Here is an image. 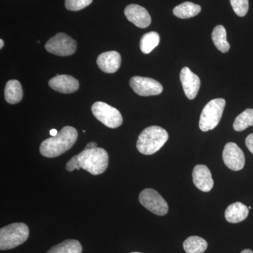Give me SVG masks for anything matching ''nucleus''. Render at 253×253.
Segmentation results:
<instances>
[{"label":"nucleus","mask_w":253,"mask_h":253,"mask_svg":"<svg viewBox=\"0 0 253 253\" xmlns=\"http://www.w3.org/2000/svg\"><path fill=\"white\" fill-rule=\"evenodd\" d=\"M78 136L76 128L71 126H64L57 135L42 141L40 148L42 156L46 158L61 156L72 148L77 141Z\"/></svg>","instance_id":"nucleus-1"},{"label":"nucleus","mask_w":253,"mask_h":253,"mask_svg":"<svg viewBox=\"0 0 253 253\" xmlns=\"http://www.w3.org/2000/svg\"><path fill=\"white\" fill-rule=\"evenodd\" d=\"M168 133L158 126H150L144 129L136 142V149L141 154L149 156L159 151L168 140Z\"/></svg>","instance_id":"nucleus-2"},{"label":"nucleus","mask_w":253,"mask_h":253,"mask_svg":"<svg viewBox=\"0 0 253 253\" xmlns=\"http://www.w3.org/2000/svg\"><path fill=\"white\" fill-rule=\"evenodd\" d=\"M77 156L82 169L93 175L102 174L109 166V154L102 148L84 149Z\"/></svg>","instance_id":"nucleus-3"},{"label":"nucleus","mask_w":253,"mask_h":253,"mask_svg":"<svg viewBox=\"0 0 253 253\" xmlns=\"http://www.w3.org/2000/svg\"><path fill=\"white\" fill-rule=\"evenodd\" d=\"M29 229L23 223H14L0 229V250L6 251L18 247L27 241Z\"/></svg>","instance_id":"nucleus-4"},{"label":"nucleus","mask_w":253,"mask_h":253,"mask_svg":"<svg viewBox=\"0 0 253 253\" xmlns=\"http://www.w3.org/2000/svg\"><path fill=\"white\" fill-rule=\"evenodd\" d=\"M224 99L211 100L205 106L201 114L199 127L203 131L212 130L218 126L225 108Z\"/></svg>","instance_id":"nucleus-5"},{"label":"nucleus","mask_w":253,"mask_h":253,"mask_svg":"<svg viewBox=\"0 0 253 253\" xmlns=\"http://www.w3.org/2000/svg\"><path fill=\"white\" fill-rule=\"evenodd\" d=\"M93 115L98 121L111 128L115 129L122 125L123 117L121 113L116 108L102 101H97L91 106Z\"/></svg>","instance_id":"nucleus-6"},{"label":"nucleus","mask_w":253,"mask_h":253,"mask_svg":"<svg viewBox=\"0 0 253 253\" xmlns=\"http://www.w3.org/2000/svg\"><path fill=\"white\" fill-rule=\"evenodd\" d=\"M77 48L76 42L65 33H59L46 42L45 49L56 56H67L74 54Z\"/></svg>","instance_id":"nucleus-7"},{"label":"nucleus","mask_w":253,"mask_h":253,"mask_svg":"<svg viewBox=\"0 0 253 253\" xmlns=\"http://www.w3.org/2000/svg\"><path fill=\"white\" fill-rule=\"evenodd\" d=\"M139 200L144 208L156 215L164 216L168 212L167 202L156 190H143L139 194Z\"/></svg>","instance_id":"nucleus-8"},{"label":"nucleus","mask_w":253,"mask_h":253,"mask_svg":"<svg viewBox=\"0 0 253 253\" xmlns=\"http://www.w3.org/2000/svg\"><path fill=\"white\" fill-rule=\"evenodd\" d=\"M129 84L133 91L139 96H156L163 91L162 84L152 78L134 76L131 78Z\"/></svg>","instance_id":"nucleus-9"},{"label":"nucleus","mask_w":253,"mask_h":253,"mask_svg":"<svg viewBox=\"0 0 253 253\" xmlns=\"http://www.w3.org/2000/svg\"><path fill=\"white\" fill-rule=\"evenodd\" d=\"M222 158L226 167L231 170L239 171L244 168L246 159L244 152L236 143L229 142L225 145Z\"/></svg>","instance_id":"nucleus-10"},{"label":"nucleus","mask_w":253,"mask_h":253,"mask_svg":"<svg viewBox=\"0 0 253 253\" xmlns=\"http://www.w3.org/2000/svg\"><path fill=\"white\" fill-rule=\"evenodd\" d=\"M180 81L186 97L190 100L194 99L201 86L199 76L193 73L189 68L184 67L181 71Z\"/></svg>","instance_id":"nucleus-11"},{"label":"nucleus","mask_w":253,"mask_h":253,"mask_svg":"<svg viewBox=\"0 0 253 253\" xmlns=\"http://www.w3.org/2000/svg\"><path fill=\"white\" fill-rule=\"evenodd\" d=\"M125 15L128 21L138 28H147L151 23V18L147 10L138 4L128 5L125 9Z\"/></svg>","instance_id":"nucleus-12"},{"label":"nucleus","mask_w":253,"mask_h":253,"mask_svg":"<svg viewBox=\"0 0 253 253\" xmlns=\"http://www.w3.org/2000/svg\"><path fill=\"white\" fill-rule=\"evenodd\" d=\"M49 85L51 89L58 92L71 94L78 90L79 88V82L73 76L58 75L50 80Z\"/></svg>","instance_id":"nucleus-13"},{"label":"nucleus","mask_w":253,"mask_h":253,"mask_svg":"<svg viewBox=\"0 0 253 253\" xmlns=\"http://www.w3.org/2000/svg\"><path fill=\"white\" fill-rule=\"evenodd\" d=\"M193 181L194 185L201 191L209 192L214 186L212 174L208 168L204 165L195 166L193 170Z\"/></svg>","instance_id":"nucleus-14"},{"label":"nucleus","mask_w":253,"mask_h":253,"mask_svg":"<svg viewBox=\"0 0 253 253\" xmlns=\"http://www.w3.org/2000/svg\"><path fill=\"white\" fill-rule=\"evenodd\" d=\"M96 63L103 72L114 73L121 67V56L118 51H106L98 56Z\"/></svg>","instance_id":"nucleus-15"},{"label":"nucleus","mask_w":253,"mask_h":253,"mask_svg":"<svg viewBox=\"0 0 253 253\" xmlns=\"http://www.w3.org/2000/svg\"><path fill=\"white\" fill-rule=\"evenodd\" d=\"M249 209L242 203L236 202L231 204L224 212L226 220L232 224H237L245 220L249 215Z\"/></svg>","instance_id":"nucleus-16"},{"label":"nucleus","mask_w":253,"mask_h":253,"mask_svg":"<svg viewBox=\"0 0 253 253\" xmlns=\"http://www.w3.org/2000/svg\"><path fill=\"white\" fill-rule=\"evenodd\" d=\"M23 88L19 81L11 80L8 81L4 88V98L10 104L20 102L23 98Z\"/></svg>","instance_id":"nucleus-17"},{"label":"nucleus","mask_w":253,"mask_h":253,"mask_svg":"<svg viewBox=\"0 0 253 253\" xmlns=\"http://www.w3.org/2000/svg\"><path fill=\"white\" fill-rule=\"evenodd\" d=\"M201 11V7L199 5L194 3L186 1L178 5L173 9V14L176 17L186 19L194 17Z\"/></svg>","instance_id":"nucleus-18"},{"label":"nucleus","mask_w":253,"mask_h":253,"mask_svg":"<svg viewBox=\"0 0 253 253\" xmlns=\"http://www.w3.org/2000/svg\"><path fill=\"white\" fill-rule=\"evenodd\" d=\"M83 247L77 240L68 239L54 246L46 253H82Z\"/></svg>","instance_id":"nucleus-19"},{"label":"nucleus","mask_w":253,"mask_h":253,"mask_svg":"<svg viewBox=\"0 0 253 253\" xmlns=\"http://www.w3.org/2000/svg\"><path fill=\"white\" fill-rule=\"evenodd\" d=\"M212 40L218 50L222 53H226L230 49V44L226 38V31L223 26H217L213 30Z\"/></svg>","instance_id":"nucleus-20"},{"label":"nucleus","mask_w":253,"mask_h":253,"mask_svg":"<svg viewBox=\"0 0 253 253\" xmlns=\"http://www.w3.org/2000/svg\"><path fill=\"white\" fill-rule=\"evenodd\" d=\"M183 247L186 253H204L207 249L208 243L199 236H190L184 241Z\"/></svg>","instance_id":"nucleus-21"},{"label":"nucleus","mask_w":253,"mask_h":253,"mask_svg":"<svg viewBox=\"0 0 253 253\" xmlns=\"http://www.w3.org/2000/svg\"><path fill=\"white\" fill-rule=\"evenodd\" d=\"M160 36L156 32H150L142 36L140 41L141 51L145 54H149L159 44Z\"/></svg>","instance_id":"nucleus-22"},{"label":"nucleus","mask_w":253,"mask_h":253,"mask_svg":"<svg viewBox=\"0 0 253 253\" xmlns=\"http://www.w3.org/2000/svg\"><path fill=\"white\" fill-rule=\"evenodd\" d=\"M253 126V109L245 110L244 112L236 117L234 121V129L237 131H244Z\"/></svg>","instance_id":"nucleus-23"},{"label":"nucleus","mask_w":253,"mask_h":253,"mask_svg":"<svg viewBox=\"0 0 253 253\" xmlns=\"http://www.w3.org/2000/svg\"><path fill=\"white\" fill-rule=\"evenodd\" d=\"M231 6L236 15L244 17L249 9V0H230Z\"/></svg>","instance_id":"nucleus-24"},{"label":"nucleus","mask_w":253,"mask_h":253,"mask_svg":"<svg viewBox=\"0 0 253 253\" xmlns=\"http://www.w3.org/2000/svg\"><path fill=\"white\" fill-rule=\"evenodd\" d=\"M93 0H65V6L69 11H80L92 2Z\"/></svg>","instance_id":"nucleus-25"},{"label":"nucleus","mask_w":253,"mask_h":253,"mask_svg":"<svg viewBox=\"0 0 253 253\" xmlns=\"http://www.w3.org/2000/svg\"><path fill=\"white\" fill-rule=\"evenodd\" d=\"M66 169L69 172H72L75 169H78L79 170L81 169V166L79 165V161H78V158L77 156H73L71 160L67 163L66 166Z\"/></svg>","instance_id":"nucleus-26"},{"label":"nucleus","mask_w":253,"mask_h":253,"mask_svg":"<svg viewBox=\"0 0 253 253\" xmlns=\"http://www.w3.org/2000/svg\"><path fill=\"white\" fill-rule=\"evenodd\" d=\"M246 144L248 149L253 154V133L249 134L246 138Z\"/></svg>","instance_id":"nucleus-27"},{"label":"nucleus","mask_w":253,"mask_h":253,"mask_svg":"<svg viewBox=\"0 0 253 253\" xmlns=\"http://www.w3.org/2000/svg\"><path fill=\"white\" fill-rule=\"evenodd\" d=\"M97 147V144L95 142H89V144L86 145L85 149H95V148Z\"/></svg>","instance_id":"nucleus-28"},{"label":"nucleus","mask_w":253,"mask_h":253,"mask_svg":"<svg viewBox=\"0 0 253 253\" xmlns=\"http://www.w3.org/2000/svg\"><path fill=\"white\" fill-rule=\"evenodd\" d=\"M58 133H59V132H58V131L56 130V129H51V130H50V131H49L50 135H51L52 136H55L57 135Z\"/></svg>","instance_id":"nucleus-29"},{"label":"nucleus","mask_w":253,"mask_h":253,"mask_svg":"<svg viewBox=\"0 0 253 253\" xmlns=\"http://www.w3.org/2000/svg\"><path fill=\"white\" fill-rule=\"evenodd\" d=\"M241 253H253V251L250 249H245L244 251H241Z\"/></svg>","instance_id":"nucleus-30"},{"label":"nucleus","mask_w":253,"mask_h":253,"mask_svg":"<svg viewBox=\"0 0 253 253\" xmlns=\"http://www.w3.org/2000/svg\"><path fill=\"white\" fill-rule=\"evenodd\" d=\"M4 46V41L2 39L0 40V48H2Z\"/></svg>","instance_id":"nucleus-31"},{"label":"nucleus","mask_w":253,"mask_h":253,"mask_svg":"<svg viewBox=\"0 0 253 253\" xmlns=\"http://www.w3.org/2000/svg\"><path fill=\"white\" fill-rule=\"evenodd\" d=\"M249 210H250V209H251V206H249Z\"/></svg>","instance_id":"nucleus-32"},{"label":"nucleus","mask_w":253,"mask_h":253,"mask_svg":"<svg viewBox=\"0 0 253 253\" xmlns=\"http://www.w3.org/2000/svg\"><path fill=\"white\" fill-rule=\"evenodd\" d=\"M136 253V252H134V253Z\"/></svg>","instance_id":"nucleus-33"}]
</instances>
